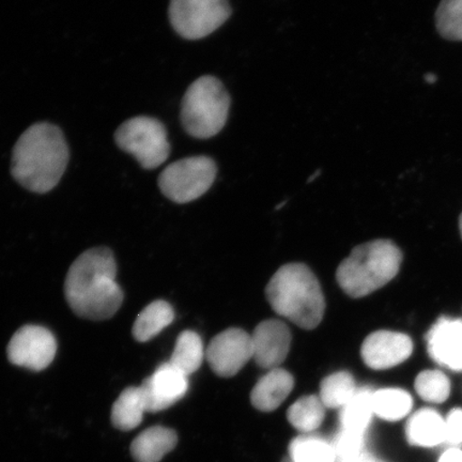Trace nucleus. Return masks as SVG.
Returning a JSON list of instances; mask_svg holds the SVG:
<instances>
[{
  "mask_svg": "<svg viewBox=\"0 0 462 462\" xmlns=\"http://www.w3.org/2000/svg\"><path fill=\"white\" fill-rule=\"evenodd\" d=\"M117 263L107 247L90 248L79 255L68 271L67 302L79 317L106 320L117 313L124 292L116 282Z\"/></svg>",
  "mask_w": 462,
  "mask_h": 462,
  "instance_id": "f257e3e1",
  "label": "nucleus"
},
{
  "mask_svg": "<svg viewBox=\"0 0 462 462\" xmlns=\"http://www.w3.org/2000/svg\"><path fill=\"white\" fill-rule=\"evenodd\" d=\"M70 152L62 131L55 125L38 123L17 140L11 173L23 188L43 194L53 189L65 173Z\"/></svg>",
  "mask_w": 462,
  "mask_h": 462,
  "instance_id": "f03ea898",
  "label": "nucleus"
},
{
  "mask_svg": "<svg viewBox=\"0 0 462 462\" xmlns=\"http://www.w3.org/2000/svg\"><path fill=\"white\" fill-rule=\"evenodd\" d=\"M276 314L294 325L313 330L325 315L326 301L319 281L303 263H287L276 271L265 288Z\"/></svg>",
  "mask_w": 462,
  "mask_h": 462,
  "instance_id": "7ed1b4c3",
  "label": "nucleus"
},
{
  "mask_svg": "<svg viewBox=\"0 0 462 462\" xmlns=\"http://www.w3.org/2000/svg\"><path fill=\"white\" fill-rule=\"evenodd\" d=\"M402 254L390 240H374L355 247L337 271V280L351 298L368 296L400 273Z\"/></svg>",
  "mask_w": 462,
  "mask_h": 462,
  "instance_id": "20e7f679",
  "label": "nucleus"
},
{
  "mask_svg": "<svg viewBox=\"0 0 462 462\" xmlns=\"http://www.w3.org/2000/svg\"><path fill=\"white\" fill-rule=\"evenodd\" d=\"M230 96L224 84L212 75H204L189 86L181 103L184 131L199 140L215 137L226 125Z\"/></svg>",
  "mask_w": 462,
  "mask_h": 462,
  "instance_id": "39448f33",
  "label": "nucleus"
},
{
  "mask_svg": "<svg viewBox=\"0 0 462 462\" xmlns=\"http://www.w3.org/2000/svg\"><path fill=\"white\" fill-rule=\"evenodd\" d=\"M160 120L138 116L125 121L115 132V142L134 157L144 170L158 169L169 159L171 143Z\"/></svg>",
  "mask_w": 462,
  "mask_h": 462,
  "instance_id": "423d86ee",
  "label": "nucleus"
},
{
  "mask_svg": "<svg viewBox=\"0 0 462 462\" xmlns=\"http://www.w3.org/2000/svg\"><path fill=\"white\" fill-rule=\"evenodd\" d=\"M216 162L205 155L173 162L161 172L159 188L167 199L187 204L201 198L215 183Z\"/></svg>",
  "mask_w": 462,
  "mask_h": 462,
  "instance_id": "0eeeda50",
  "label": "nucleus"
},
{
  "mask_svg": "<svg viewBox=\"0 0 462 462\" xmlns=\"http://www.w3.org/2000/svg\"><path fill=\"white\" fill-rule=\"evenodd\" d=\"M231 14L229 0H171L169 9L173 31L187 40L210 36Z\"/></svg>",
  "mask_w": 462,
  "mask_h": 462,
  "instance_id": "6e6552de",
  "label": "nucleus"
},
{
  "mask_svg": "<svg viewBox=\"0 0 462 462\" xmlns=\"http://www.w3.org/2000/svg\"><path fill=\"white\" fill-rule=\"evenodd\" d=\"M57 342L48 328L28 325L17 330L8 345L11 363L33 372H42L53 362Z\"/></svg>",
  "mask_w": 462,
  "mask_h": 462,
  "instance_id": "1a4fd4ad",
  "label": "nucleus"
},
{
  "mask_svg": "<svg viewBox=\"0 0 462 462\" xmlns=\"http://www.w3.org/2000/svg\"><path fill=\"white\" fill-rule=\"evenodd\" d=\"M206 357L219 377H234L253 359L251 334L238 328H227L211 340Z\"/></svg>",
  "mask_w": 462,
  "mask_h": 462,
  "instance_id": "9d476101",
  "label": "nucleus"
},
{
  "mask_svg": "<svg viewBox=\"0 0 462 462\" xmlns=\"http://www.w3.org/2000/svg\"><path fill=\"white\" fill-rule=\"evenodd\" d=\"M413 343L408 335L393 331L374 332L364 340L361 356L364 363L374 371H384L407 361Z\"/></svg>",
  "mask_w": 462,
  "mask_h": 462,
  "instance_id": "9b49d317",
  "label": "nucleus"
},
{
  "mask_svg": "<svg viewBox=\"0 0 462 462\" xmlns=\"http://www.w3.org/2000/svg\"><path fill=\"white\" fill-rule=\"evenodd\" d=\"M147 412H159L180 401L189 390L188 375L164 363L141 385Z\"/></svg>",
  "mask_w": 462,
  "mask_h": 462,
  "instance_id": "f8f14e48",
  "label": "nucleus"
},
{
  "mask_svg": "<svg viewBox=\"0 0 462 462\" xmlns=\"http://www.w3.org/2000/svg\"><path fill=\"white\" fill-rule=\"evenodd\" d=\"M252 337L253 359L265 369L280 368L291 350V333L284 322L269 319L260 322Z\"/></svg>",
  "mask_w": 462,
  "mask_h": 462,
  "instance_id": "ddd939ff",
  "label": "nucleus"
},
{
  "mask_svg": "<svg viewBox=\"0 0 462 462\" xmlns=\"http://www.w3.org/2000/svg\"><path fill=\"white\" fill-rule=\"evenodd\" d=\"M427 345L439 365L462 372V321L439 320L427 335Z\"/></svg>",
  "mask_w": 462,
  "mask_h": 462,
  "instance_id": "4468645a",
  "label": "nucleus"
},
{
  "mask_svg": "<svg viewBox=\"0 0 462 462\" xmlns=\"http://www.w3.org/2000/svg\"><path fill=\"white\" fill-rule=\"evenodd\" d=\"M404 436L409 446L432 449L446 444V420L433 408H420L407 419Z\"/></svg>",
  "mask_w": 462,
  "mask_h": 462,
  "instance_id": "2eb2a0df",
  "label": "nucleus"
},
{
  "mask_svg": "<svg viewBox=\"0 0 462 462\" xmlns=\"http://www.w3.org/2000/svg\"><path fill=\"white\" fill-rule=\"evenodd\" d=\"M293 385L294 380L291 373L282 368L271 369L252 391L253 406L260 411H273L291 394Z\"/></svg>",
  "mask_w": 462,
  "mask_h": 462,
  "instance_id": "dca6fc26",
  "label": "nucleus"
},
{
  "mask_svg": "<svg viewBox=\"0 0 462 462\" xmlns=\"http://www.w3.org/2000/svg\"><path fill=\"white\" fill-rule=\"evenodd\" d=\"M177 433L166 427L154 426L143 430L132 442L131 454L136 462H160L175 448Z\"/></svg>",
  "mask_w": 462,
  "mask_h": 462,
  "instance_id": "f3484780",
  "label": "nucleus"
},
{
  "mask_svg": "<svg viewBox=\"0 0 462 462\" xmlns=\"http://www.w3.org/2000/svg\"><path fill=\"white\" fill-rule=\"evenodd\" d=\"M175 319L172 306L163 300L150 303L137 316L133 326V337L140 343L149 342L157 337Z\"/></svg>",
  "mask_w": 462,
  "mask_h": 462,
  "instance_id": "a211bd4d",
  "label": "nucleus"
},
{
  "mask_svg": "<svg viewBox=\"0 0 462 462\" xmlns=\"http://www.w3.org/2000/svg\"><path fill=\"white\" fill-rule=\"evenodd\" d=\"M147 412L141 386L125 389L112 408V423L120 430L129 431L140 426Z\"/></svg>",
  "mask_w": 462,
  "mask_h": 462,
  "instance_id": "6ab92c4d",
  "label": "nucleus"
},
{
  "mask_svg": "<svg viewBox=\"0 0 462 462\" xmlns=\"http://www.w3.org/2000/svg\"><path fill=\"white\" fill-rule=\"evenodd\" d=\"M414 401L409 392L398 388L374 391V413L388 421L408 419L412 414Z\"/></svg>",
  "mask_w": 462,
  "mask_h": 462,
  "instance_id": "aec40b11",
  "label": "nucleus"
},
{
  "mask_svg": "<svg viewBox=\"0 0 462 462\" xmlns=\"http://www.w3.org/2000/svg\"><path fill=\"white\" fill-rule=\"evenodd\" d=\"M373 394L372 389L357 388L356 394L340 411L342 430L366 435L374 415Z\"/></svg>",
  "mask_w": 462,
  "mask_h": 462,
  "instance_id": "412c9836",
  "label": "nucleus"
},
{
  "mask_svg": "<svg viewBox=\"0 0 462 462\" xmlns=\"http://www.w3.org/2000/svg\"><path fill=\"white\" fill-rule=\"evenodd\" d=\"M204 357V344L199 335L193 331H184L177 338L170 363L189 377L199 371Z\"/></svg>",
  "mask_w": 462,
  "mask_h": 462,
  "instance_id": "4be33fe9",
  "label": "nucleus"
},
{
  "mask_svg": "<svg viewBox=\"0 0 462 462\" xmlns=\"http://www.w3.org/2000/svg\"><path fill=\"white\" fill-rule=\"evenodd\" d=\"M326 407L319 396L310 395L300 398L288 410L287 418L300 431L310 433L319 429L325 419Z\"/></svg>",
  "mask_w": 462,
  "mask_h": 462,
  "instance_id": "5701e85b",
  "label": "nucleus"
},
{
  "mask_svg": "<svg viewBox=\"0 0 462 462\" xmlns=\"http://www.w3.org/2000/svg\"><path fill=\"white\" fill-rule=\"evenodd\" d=\"M356 390L354 375L348 372H338L322 380L319 397L326 408H343Z\"/></svg>",
  "mask_w": 462,
  "mask_h": 462,
  "instance_id": "b1692460",
  "label": "nucleus"
},
{
  "mask_svg": "<svg viewBox=\"0 0 462 462\" xmlns=\"http://www.w3.org/2000/svg\"><path fill=\"white\" fill-rule=\"evenodd\" d=\"M292 462H337L332 443L320 437L309 435L299 437L291 444Z\"/></svg>",
  "mask_w": 462,
  "mask_h": 462,
  "instance_id": "393cba45",
  "label": "nucleus"
},
{
  "mask_svg": "<svg viewBox=\"0 0 462 462\" xmlns=\"http://www.w3.org/2000/svg\"><path fill=\"white\" fill-rule=\"evenodd\" d=\"M414 389L421 401L441 404L448 400L452 384L446 374L437 369H430L418 374Z\"/></svg>",
  "mask_w": 462,
  "mask_h": 462,
  "instance_id": "a878e982",
  "label": "nucleus"
},
{
  "mask_svg": "<svg viewBox=\"0 0 462 462\" xmlns=\"http://www.w3.org/2000/svg\"><path fill=\"white\" fill-rule=\"evenodd\" d=\"M436 27L443 39L462 42V0H441L436 13Z\"/></svg>",
  "mask_w": 462,
  "mask_h": 462,
  "instance_id": "bb28decb",
  "label": "nucleus"
},
{
  "mask_svg": "<svg viewBox=\"0 0 462 462\" xmlns=\"http://www.w3.org/2000/svg\"><path fill=\"white\" fill-rule=\"evenodd\" d=\"M365 438L366 435L362 433L342 430L332 443L337 460L340 462L363 454Z\"/></svg>",
  "mask_w": 462,
  "mask_h": 462,
  "instance_id": "cd10ccee",
  "label": "nucleus"
},
{
  "mask_svg": "<svg viewBox=\"0 0 462 462\" xmlns=\"http://www.w3.org/2000/svg\"><path fill=\"white\" fill-rule=\"evenodd\" d=\"M446 420V446L462 448V408H454Z\"/></svg>",
  "mask_w": 462,
  "mask_h": 462,
  "instance_id": "c85d7f7f",
  "label": "nucleus"
},
{
  "mask_svg": "<svg viewBox=\"0 0 462 462\" xmlns=\"http://www.w3.org/2000/svg\"><path fill=\"white\" fill-rule=\"evenodd\" d=\"M437 462H462V448L448 447L439 456Z\"/></svg>",
  "mask_w": 462,
  "mask_h": 462,
  "instance_id": "c756f323",
  "label": "nucleus"
},
{
  "mask_svg": "<svg viewBox=\"0 0 462 462\" xmlns=\"http://www.w3.org/2000/svg\"><path fill=\"white\" fill-rule=\"evenodd\" d=\"M340 462H383L377 458L373 457V456L368 455L364 452L363 454L356 456V457L346 459Z\"/></svg>",
  "mask_w": 462,
  "mask_h": 462,
  "instance_id": "7c9ffc66",
  "label": "nucleus"
},
{
  "mask_svg": "<svg viewBox=\"0 0 462 462\" xmlns=\"http://www.w3.org/2000/svg\"><path fill=\"white\" fill-rule=\"evenodd\" d=\"M437 79H438V78L436 77V75H435V74H430V73H429V74H426V75H425V80H426V82H427V83H429V84H433V83H435Z\"/></svg>",
  "mask_w": 462,
  "mask_h": 462,
  "instance_id": "2f4dec72",
  "label": "nucleus"
},
{
  "mask_svg": "<svg viewBox=\"0 0 462 462\" xmlns=\"http://www.w3.org/2000/svg\"><path fill=\"white\" fill-rule=\"evenodd\" d=\"M459 229H460V235L462 236V213L459 218Z\"/></svg>",
  "mask_w": 462,
  "mask_h": 462,
  "instance_id": "473e14b6",
  "label": "nucleus"
}]
</instances>
